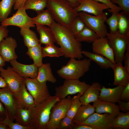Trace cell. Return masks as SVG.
Masks as SVG:
<instances>
[{"instance_id": "6da1fadb", "label": "cell", "mask_w": 129, "mask_h": 129, "mask_svg": "<svg viewBox=\"0 0 129 129\" xmlns=\"http://www.w3.org/2000/svg\"><path fill=\"white\" fill-rule=\"evenodd\" d=\"M56 42L59 45L66 58L80 59L83 57L82 45L77 40L68 27L54 21L50 27Z\"/></svg>"}, {"instance_id": "603a6c76", "label": "cell", "mask_w": 129, "mask_h": 129, "mask_svg": "<svg viewBox=\"0 0 129 129\" xmlns=\"http://www.w3.org/2000/svg\"><path fill=\"white\" fill-rule=\"evenodd\" d=\"M37 31L40 36L39 43L46 45L54 44L56 42L55 38L51 28L45 25L36 24Z\"/></svg>"}, {"instance_id": "f907efd6", "label": "cell", "mask_w": 129, "mask_h": 129, "mask_svg": "<svg viewBox=\"0 0 129 129\" xmlns=\"http://www.w3.org/2000/svg\"><path fill=\"white\" fill-rule=\"evenodd\" d=\"M6 115V111L5 108L0 101V118H4Z\"/></svg>"}, {"instance_id": "277c9868", "label": "cell", "mask_w": 129, "mask_h": 129, "mask_svg": "<svg viewBox=\"0 0 129 129\" xmlns=\"http://www.w3.org/2000/svg\"><path fill=\"white\" fill-rule=\"evenodd\" d=\"M91 61L89 59L77 60L70 58L66 65L62 66L56 72L59 77L65 79H79L89 71Z\"/></svg>"}, {"instance_id": "e0dca14e", "label": "cell", "mask_w": 129, "mask_h": 129, "mask_svg": "<svg viewBox=\"0 0 129 129\" xmlns=\"http://www.w3.org/2000/svg\"><path fill=\"white\" fill-rule=\"evenodd\" d=\"M0 101L5 106L9 118L14 121L16 108L13 94L6 88L0 89Z\"/></svg>"}, {"instance_id": "2e32d148", "label": "cell", "mask_w": 129, "mask_h": 129, "mask_svg": "<svg viewBox=\"0 0 129 129\" xmlns=\"http://www.w3.org/2000/svg\"><path fill=\"white\" fill-rule=\"evenodd\" d=\"M92 46L93 53L102 55L115 64L113 50L107 37L99 38L92 43Z\"/></svg>"}, {"instance_id": "f35d334b", "label": "cell", "mask_w": 129, "mask_h": 129, "mask_svg": "<svg viewBox=\"0 0 129 129\" xmlns=\"http://www.w3.org/2000/svg\"><path fill=\"white\" fill-rule=\"evenodd\" d=\"M86 26L84 21L79 15L73 20L68 28L75 37Z\"/></svg>"}, {"instance_id": "8d00e7d4", "label": "cell", "mask_w": 129, "mask_h": 129, "mask_svg": "<svg viewBox=\"0 0 129 129\" xmlns=\"http://www.w3.org/2000/svg\"><path fill=\"white\" fill-rule=\"evenodd\" d=\"M107 10L109 12L111 13L112 15L110 17L106 19L105 22L109 26L110 32H116L118 31L119 13L110 9H108Z\"/></svg>"}, {"instance_id": "ffe728a7", "label": "cell", "mask_w": 129, "mask_h": 129, "mask_svg": "<svg viewBox=\"0 0 129 129\" xmlns=\"http://www.w3.org/2000/svg\"><path fill=\"white\" fill-rule=\"evenodd\" d=\"M112 68L114 73L113 85L125 87L129 83V71L122 64L116 63Z\"/></svg>"}, {"instance_id": "9c48e42d", "label": "cell", "mask_w": 129, "mask_h": 129, "mask_svg": "<svg viewBox=\"0 0 129 129\" xmlns=\"http://www.w3.org/2000/svg\"><path fill=\"white\" fill-rule=\"evenodd\" d=\"M26 89L33 97L37 105L46 100L51 95L46 83H41L36 79L24 78Z\"/></svg>"}, {"instance_id": "ac0fdd59", "label": "cell", "mask_w": 129, "mask_h": 129, "mask_svg": "<svg viewBox=\"0 0 129 129\" xmlns=\"http://www.w3.org/2000/svg\"><path fill=\"white\" fill-rule=\"evenodd\" d=\"M10 62L13 70L21 76L24 78L36 79L38 68L34 64H23L17 61L16 59L12 60Z\"/></svg>"}, {"instance_id": "7a4b0ae2", "label": "cell", "mask_w": 129, "mask_h": 129, "mask_svg": "<svg viewBox=\"0 0 129 129\" xmlns=\"http://www.w3.org/2000/svg\"><path fill=\"white\" fill-rule=\"evenodd\" d=\"M47 7L58 23L68 27L78 13L67 0H47Z\"/></svg>"}, {"instance_id": "e575fe53", "label": "cell", "mask_w": 129, "mask_h": 129, "mask_svg": "<svg viewBox=\"0 0 129 129\" xmlns=\"http://www.w3.org/2000/svg\"><path fill=\"white\" fill-rule=\"evenodd\" d=\"M47 0H27L23 7L25 9H32L38 14L47 7Z\"/></svg>"}, {"instance_id": "30bf717a", "label": "cell", "mask_w": 129, "mask_h": 129, "mask_svg": "<svg viewBox=\"0 0 129 129\" xmlns=\"http://www.w3.org/2000/svg\"><path fill=\"white\" fill-rule=\"evenodd\" d=\"M0 67V75L4 79L7 88L13 94L18 92L25 83L24 78L21 76L12 67L6 69Z\"/></svg>"}, {"instance_id": "d6a6232c", "label": "cell", "mask_w": 129, "mask_h": 129, "mask_svg": "<svg viewBox=\"0 0 129 129\" xmlns=\"http://www.w3.org/2000/svg\"><path fill=\"white\" fill-rule=\"evenodd\" d=\"M16 0H1L0 1V22L8 18L11 14Z\"/></svg>"}, {"instance_id": "6f0895ef", "label": "cell", "mask_w": 129, "mask_h": 129, "mask_svg": "<svg viewBox=\"0 0 129 129\" xmlns=\"http://www.w3.org/2000/svg\"></svg>"}, {"instance_id": "9a60e30c", "label": "cell", "mask_w": 129, "mask_h": 129, "mask_svg": "<svg viewBox=\"0 0 129 129\" xmlns=\"http://www.w3.org/2000/svg\"><path fill=\"white\" fill-rule=\"evenodd\" d=\"M13 95L16 109H32L37 105L33 97L27 90L25 83L18 92Z\"/></svg>"}, {"instance_id": "f5cc1de1", "label": "cell", "mask_w": 129, "mask_h": 129, "mask_svg": "<svg viewBox=\"0 0 129 129\" xmlns=\"http://www.w3.org/2000/svg\"><path fill=\"white\" fill-rule=\"evenodd\" d=\"M6 88L5 82L3 78L0 76V88Z\"/></svg>"}, {"instance_id": "b9f144b4", "label": "cell", "mask_w": 129, "mask_h": 129, "mask_svg": "<svg viewBox=\"0 0 129 129\" xmlns=\"http://www.w3.org/2000/svg\"><path fill=\"white\" fill-rule=\"evenodd\" d=\"M113 4H117L122 8L123 11L129 15V0H111Z\"/></svg>"}, {"instance_id": "816d5d0a", "label": "cell", "mask_w": 129, "mask_h": 129, "mask_svg": "<svg viewBox=\"0 0 129 129\" xmlns=\"http://www.w3.org/2000/svg\"><path fill=\"white\" fill-rule=\"evenodd\" d=\"M71 4V5L74 8L77 6L79 5V0H67Z\"/></svg>"}, {"instance_id": "8992f818", "label": "cell", "mask_w": 129, "mask_h": 129, "mask_svg": "<svg viewBox=\"0 0 129 129\" xmlns=\"http://www.w3.org/2000/svg\"><path fill=\"white\" fill-rule=\"evenodd\" d=\"M78 14L86 26L95 32L99 38L106 37L108 32L105 23L107 18L106 13L103 12L98 16L91 15L83 11L79 12Z\"/></svg>"}, {"instance_id": "cb8c5ba5", "label": "cell", "mask_w": 129, "mask_h": 129, "mask_svg": "<svg viewBox=\"0 0 129 129\" xmlns=\"http://www.w3.org/2000/svg\"><path fill=\"white\" fill-rule=\"evenodd\" d=\"M82 54L94 62L101 68L108 69L113 67L115 64L102 55L88 51L82 50Z\"/></svg>"}, {"instance_id": "681fc988", "label": "cell", "mask_w": 129, "mask_h": 129, "mask_svg": "<svg viewBox=\"0 0 129 129\" xmlns=\"http://www.w3.org/2000/svg\"><path fill=\"white\" fill-rule=\"evenodd\" d=\"M73 129H96L93 127L86 125L75 124Z\"/></svg>"}, {"instance_id": "c3c4849f", "label": "cell", "mask_w": 129, "mask_h": 129, "mask_svg": "<svg viewBox=\"0 0 129 129\" xmlns=\"http://www.w3.org/2000/svg\"><path fill=\"white\" fill-rule=\"evenodd\" d=\"M27 0H16L13 6L15 10H17L19 8L23 6L24 3Z\"/></svg>"}, {"instance_id": "ee69618b", "label": "cell", "mask_w": 129, "mask_h": 129, "mask_svg": "<svg viewBox=\"0 0 129 129\" xmlns=\"http://www.w3.org/2000/svg\"><path fill=\"white\" fill-rule=\"evenodd\" d=\"M120 101L129 102V83L124 87L120 97Z\"/></svg>"}, {"instance_id": "5b68a950", "label": "cell", "mask_w": 129, "mask_h": 129, "mask_svg": "<svg viewBox=\"0 0 129 129\" xmlns=\"http://www.w3.org/2000/svg\"><path fill=\"white\" fill-rule=\"evenodd\" d=\"M106 37L113 50L115 64H122L125 52L129 49V37L120 34L118 31L108 32Z\"/></svg>"}, {"instance_id": "9f6ffc18", "label": "cell", "mask_w": 129, "mask_h": 129, "mask_svg": "<svg viewBox=\"0 0 129 129\" xmlns=\"http://www.w3.org/2000/svg\"><path fill=\"white\" fill-rule=\"evenodd\" d=\"M4 118H0V120H1V119H4Z\"/></svg>"}, {"instance_id": "4fadbf2b", "label": "cell", "mask_w": 129, "mask_h": 129, "mask_svg": "<svg viewBox=\"0 0 129 129\" xmlns=\"http://www.w3.org/2000/svg\"><path fill=\"white\" fill-rule=\"evenodd\" d=\"M79 5L74 8L78 13L83 11L98 16L101 14L104 10L110 9L107 5L94 0H79Z\"/></svg>"}, {"instance_id": "7dc6e473", "label": "cell", "mask_w": 129, "mask_h": 129, "mask_svg": "<svg viewBox=\"0 0 129 129\" xmlns=\"http://www.w3.org/2000/svg\"><path fill=\"white\" fill-rule=\"evenodd\" d=\"M123 61L124 64V66L129 71V49L126 50L123 58Z\"/></svg>"}, {"instance_id": "74e56055", "label": "cell", "mask_w": 129, "mask_h": 129, "mask_svg": "<svg viewBox=\"0 0 129 129\" xmlns=\"http://www.w3.org/2000/svg\"><path fill=\"white\" fill-rule=\"evenodd\" d=\"M81 95L79 93L72 98L71 101L66 115L72 119L79 109L82 105L80 98Z\"/></svg>"}, {"instance_id": "bcb514c9", "label": "cell", "mask_w": 129, "mask_h": 129, "mask_svg": "<svg viewBox=\"0 0 129 129\" xmlns=\"http://www.w3.org/2000/svg\"><path fill=\"white\" fill-rule=\"evenodd\" d=\"M118 103L120 111H122L124 112L129 111V102H126L119 101Z\"/></svg>"}, {"instance_id": "11a10c76", "label": "cell", "mask_w": 129, "mask_h": 129, "mask_svg": "<svg viewBox=\"0 0 129 129\" xmlns=\"http://www.w3.org/2000/svg\"><path fill=\"white\" fill-rule=\"evenodd\" d=\"M8 128L5 125L2 123H0V129H8Z\"/></svg>"}, {"instance_id": "3957f363", "label": "cell", "mask_w": 129, "mask_h": 129, "mask_svg": "<svg viewBox=\"0 0 129 129\" xmlns=\"http://www.w3.org/2000/svg\"><path fill=\"white\" fill-rule=\"evenodd\" d=\"M60 100L55 95L50 96L44 101L37 104L32 109L29 126L32 129H46L52 108Z\"/></svg>"}, {"instance_id": "60d3db41", "label": "cell", "mask_w": 129, "mask_h": 129, "mask_svg": "<svg viewBox=\"0 0 129 129\" xmlns=\"http://www.w3.org/2000/svg\"><path fill=\"white\" fill-rule=\"evenodd\" d=\"M72 120L66 115L59 121L57 129H73L75 123Z\"/></svg>"}, {"instance_id": "4dcf8cb0", "label": "cell", "mask_w": 129, "mask_h": 129, "mask_svg": "<svg viewBox=\"0 0 129 129\" xmlns=\"http://www.w3.org/2000/svg\"><path fill=\"white\" fill-rule=\"evenodd\" d=\"M129 128V111L120 112L113 120L112 129H128Z\"/></svg>"}, {"instance_id": "d590c367", "label": "cell", "mask_w": 129, "mask_h": 129, "mask_svg": "<svg viewBox=\"0 0 129 129\" xmlns=\"http://www.w3.org/2000/svg\"><path fill=\"white\" fill-rule=\"evenodd\" d=\"M42 51L43 57H59L63 56V52L60 48L57 47L54 44L42 47Z\"/></svg>"}, {"instance_id": "484cf974", "label": "cell", "mask_w": 129, "mask_h": 129, "mask_svg": "<svg viewBox=\"0 0 129 129\" xmlns=\"http://www.w3.org/2000/svg\"><path fill=\"white\" fill-rule=\"evenodd\" d=\"M95 112V108L93 105H82L73 118L72 121L75 124L82 122Z\"/></svg>"}, {"instance_id": "7402d4cb", "label": "cell", "mask_w": 129, "mask_h": 129, "mask_svg": "<svg viewBox=\"0 0 129 129\" xmlns=\"http://www.w3.org/2000/svg\"><path fill=\"white\" fill-rule=\"evenodd\" d=\"M93 105L97 113H108L116 117L120 112L118 105L115 103L98 99L93 102Z\"/></svg>"}, {"instance_id": "7bdbcfd3", "label": "cell", "mask_w": 129, "mask_h": 129, "mask_svg": "<svg viewBox=\"0 0 129 129\" xmlns=\"http://www.w3.org/2000/svg\"><path fill=\"white\" fill-rule=\"evenodd\" d=\"M95 1L100 2L108 5L111 9L118 12L123 11L122 8L112 3L110 0H94Z\"/></svg>"}, {"instance_id": "4316f807", "label": "cell", "mask_w": 129, "mask_h": 129, "mask_svg": "<svg viewBox=\"0 0 129 129\" xmlns=\"http://www.w3.org/2000/svg\"><path fill=\"white\" fill-rule=\"evenodd\" d=\"M20 33L23 37L25 45L28 48L32 47L39 44V40L36 34L30 28H20Z\"/></svg>"}, {"instance_id": "83f0119b", "label": "cell", "mask_w": 129, "mask_h": 129, "mask_svg": "<svg viewBox=\"0 0 129 129\" xmlns=\"http://www.w3.org/2000/svg\"><path fill=\"white\" fill-rule=\"evenodd\" d=\"M32 112V109H17L15 116L16 122L22 126H29Z\"/></svg>"}, {"instance_id": "db71d44e", "label": "cell", "mask_w": 129, "mask_h": 129, "mask_svg": "<svg viewBox=\"0 0 129 129\" xmlns=\"http://www.w3.org/2000/svg\"><path fill=\"white\" fill-rule=\"evenodd\" d=\"M5 62L0 54V67L4 66L5 65Z\"/></svg>"}, {"instance_id": "d6986e66", "label": "cell", "mask_w": 129, "mask_h": 129, "mask_svg": "<svg viewBox=\"0 0 129 129\" xmlns=\"http://www.w3.org/2000/svg\"><path fill=\"white\" fill-rule=\"evenodd\" d=\"M124 87L118 86L114 88H107L102 86L98 99L113 103L120 101V97Z\"/></svg>"}, {"instance_id": "f546056e", "label": "cell", "mask_w": 129, "mask_h": 129, "mask_svg": "<svg viewBox=\"0 0 129 129\" xmlns=\"http://www.w3.org/2000/svg\"><path fill=\"white\" fill-rule=\"evenodd\" d=\"M41 44L28 48L26 54L29 56V58L33 60V63L38 68L43 64L42 59L43 58Z\"/></svg>"}, {"instance_id": "5bb4252c", "label": "cell", "mask_w": 129, "mask_h": 129, "mask_svg": "<svg viewBox=\"0 0 129 129\" xmlns=\"http://www.w3.org/2000/svg\"><path fill=\"white\" fill-rule=\"evenodd\" d=\"M17 46L16 40L11 37L6 38L0 42V54L5 62L17 59L15 52Z\"/></svg>"}, {"instance_id": "ba28073f", "label": "cell", "mask_w": 129, "mask_h": 129, "mask_svg": "<svg viewBox=\"0 0 129 129\" xmlns=\"http://www.w3.org/2000/svg\"><path fill=\"white\" fill-rule=\"evenodd\" d=\"M72 98L68 95L67 97L60 99L54 104L51 109L46 129H57L59 121L66 115Z\"/></svg>"}, {"instance_id": "44dd1931", "label": "cell", "mask_w": 129, "mask_h": 129, "mask_svg": "<svg viewBox=\"0 0 129 129\" xmlns=\"http://www.w3.org/2000/svg\"><path fill=\"white\" fill-rule=\"evenodd\" d=\"M102 86L98 82L93 83L80 97L82 105L87 104L97 100Z\"/></svg>"}, {"instance_id": "7c38bea8", "label": "cell", "mask_w": 129, "mask_h": 129, "mask_svg": "<svg viewBox=\"0 0 129 129\" xmlns=\"http://www.w3.org/2000/svg\"><path fill=\"white\" fill-rule=\"evenodd\" d=\"M115 117L108 113L101 114L95 112L84 121L75 124L89 125L96 129H111Z\"/></svg>"}, {"instance_id": "f6af8a7d", "label": "cell", "mask_w": 129, "mask_h": 129, "mask_svg": "<svg viewBox=\"0 0 129 129\" xmlns=\"http://www.w3.org/2000/svg\"><path fill=\"white\" fill-rule=\"evenodd\" d=\"M6 26H0V43L6 38L8 37L9 30Z\"/></svg>"}, {"instance_id": "d4e9b609", "label": "cell", "mask_w": 129, "mask_h": 129, "mask_svg": "<svg viewBox=\"0 0 129 129\" xmlns=\"http://www.w3.org/2000/svg\"><path fill=\"white\" fill-rule=\"evenodd\" d=\"M36 79L41 83H46L48 81L54 83L56 82L57 79L52 73L50 63L43 64L38 68Z\"/></svg>"}, {"instance_id": "52a82bcc", "label": "cell", "mask_w": 129, "mask_h": 129, "mask_svg": "<svg viewBox=\"0 0 129 129\" xmlns=\"http://www.w3.org/2000/svg\"><path fill=\"white\" fill-rule=\"evenodd\" d=\"M90 86L79 79H65L62 85L55 87V95L60 99L78 93L82 95Z\"/></svg>"}, {"instance_id": "ab89813d", "label": "cell", "mask_w": 129, "mask_h": 129, "mask_svg": "<svg viewBox=\"0 0 129 129\" xmlns=\"http://www.w3.org/2000/svg\"><path fill=\"white\" fill-rule=\"evenodd\" d=\"M6 110V117L4 119L0 120V123L5 125L9 129H32L30 127L22 126L16 122H14L13 121L11 120L9 118Z\"/></svg>"}, {"instance_id": "836d02e7", "label": "cell", "mask_w": 129, "mask_h": 129, "mask_svg": "<svg viewBox=\"0 0 129 129\" xmlns=\"http://www.w3.org/2000/svg\"><path fill=\"white\" fill-rule=\"evenodd\" d=\"M129 15L123 11L119 13L118 31L121 34L129 37Z\"/></svg>"}, {"instance_id": "f1b7e54d", "label": "cell", "mask_w": 129, "mask_h": 129, "mask_svg": "<svg viewBox=\"0 0 129 129\" xmlns=\"http://www.w3.org/2000/svg\"><path fill=\"white\" fill-rule=\"evenodd\" d=\"M37 14L36 17L32 18V22L34 24H39L51 27L54 19L48 9L43 10Z\"/></svg>"}, {"instance_id": "1f68e13d", "label": "cell", "mask_w": 129, "mask_h": 129, "mask_svg": "<svg viewBox=\"0 0 129 129\" xmlns=\"http://www.w3.org/2000/svg\"><path fill=\"white\" fill-rule=\"evenodd\" d=\"M75 37L80 42H85L88 43H92L99 38L95 32L86 26Z\"/></svg>"}, {"instance_id": "8fae6325", "label": "cell", "mask_w": 129, "mask_h": 129, "mask_svg": "<svg viewBox=\"0 0 129 129\" xmlns=\"http://www.w3.org/2000/svg\"><path fill=\"white\" fill-rule=\"evenodd\" d=\"M15 13L11 17L7 18L1 23V25L14 26L20 28L34 27L35 25L33 23L32 18L29 17L27 14L26 10L23 7L17 10Z\"/></svg>"}]
</instances>
